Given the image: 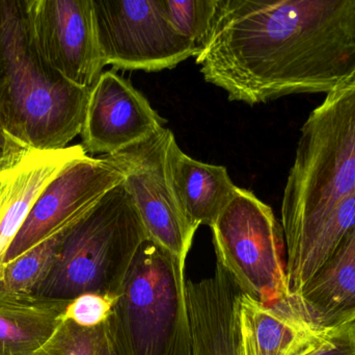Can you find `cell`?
Instances as JSON below:
<instances>
[{
    "label": "cell",
    "mask_w": 355,
    "mask_h": 355,
    "mask_svg": "<svg viewBox=\"0 0 355 355\" xmlns=\"http://www.w3.org/2000/svg\"><path fill=\"white\" fill-rule=\"evenodd\" d=\"M196 58L231 101L331 93L355 81V0H218Z\"/></svg>",
    "instance_id": "cell-1"
},
{
    "label": "cell",
    "mask_w": 355,
    "mask_h": 355,
    "mask_svg": "<svg viewBox=\"0 0 355 355\" xmlns=\"http://www.w3.org/2000/svg\"><path fill=\"white\" fill-rule=\"evenodd\" d=\"M354 192L355 81L327 94L300 129L282 201L289 294L304 287L319 238Z\"/></svg>",
    "instance_id": "cell-2"
},
{
    "label": "cell",
    "mask_w": 355,
    "mask_h": 355,
    "mask_svg": "<svg viewBox=\"0 0 355 355\" xmlns=\"http://www.w3.org/2000/svg\"><path fill=\"white\" fill-rule=\"evenodd\" d=\"M0 121L28 150L69 147L80 135L91 89L64 79L40 54L26 0H0Z\"/></svg>",
    "instance_id": "cell-3"
},
{
    "label": "cell",
    "mask_w": 355,
    "mask_h": 355,
    "mask_svg": "<svg viewBox=\"0 0 355 355\" xmlns=\"http://www.w3.org/2000/svg\"><path fill=\"white\" fill-rule=\"evenodd\" d=\"M148 237L124 183L104 194L71 227L35 295L72 300L85 293L118 296Z\"/></svg>",
    "instance_id": "cell-4"
},
{
    "label": "cell",
    "mask_w": 355,
    "mask_h": 355,
    "mask_svg": "<svg viewBox=\"0 0 355 355\" xmlns=\"http://www.w3.org/2000/svg\"><path fill=\"white\" fill-rule=\"evenodd\" d=\"M186 266L147 241L104 324L116 355H191Z\"/></svg>",
    "instance_id": "cell-5"
},
{
    "label": "cell",
    "mask_w": 355,
    "mask_h": 355,
    "mask_svg": "<svg viewBox=\"0 0 355 355\" xmlns=\"http://www.w3.org/2000/svg\"><path fill=\"white\" fill-rule=\"evenodd\" d=\"M211 229L216 264L242 294L265 304L289 294L283 227L270 206L238 188Z\"/></svg>",
    "instance_id": "cell-6"
},
{
    "label": "cell",
    "mask_w": 355,
    "mask_h": 355,
    "mask_svg": "<svg viewBox=\"0 0 355 355\" xmlns=\"http://www.w3.org/2000/svg\"><path fill=\"white\" fill-rule=\"evenodd\" d=\"M175 140L173 131L164 127L139 143L105 156L122 171L123 183L148 240L186 266L198 229L188 220L173 183L170 149Z\"/></svg>",
    "instance_id": "cell-7"
},
{
    "label": "cell",
    "mask_w": 355,
    "mask_h": 355,
    "mask_svg": "<svg viewBox=\"0 0 355 355\" xmlns=\"http://www.w3.org/2000/svg\"><path fill=\"white\" fill-rule=\"evenodd\" d=\"M104 66L156 72L196 56L198 44L180 35L159 0H93Z\"/></svg>",
    "instance_id": "cell-8"
},
{
    "label": "cell",
    "mask_w": 355,
    "mask_h": 355,
    "mask_svg": "<svg viewBox=\"0 0 355 355\" xmlns=\"http://www.w3.org/2000/svg\"><path fill=\"white\" fill-rule=\"evenodd\" d=\"M33 41L49 66L92 89L103 73L93 0H26Z\"/></svg>",
    "instance_id": "cell-9"
},
{
    "label": "cell",
    "mask_w": 355,
    "mask_h": 355,
    "mask_svg": "<svg viewBox=\"0 0 355 355\" xmlns=\"http://www.w3.org/2000/svg\"><path fill=\"white\" fill-rule=\"evenodd\" d=\"M123 181L122 171L105 156H85L69 164L37 198L4 263L22 256L72 224L104 194Z\"/></svg>",
    "instance_id": "cell-10"
},
{
    "label": "cell",
    "mask_w": 355,
    "mask_h": 355,
    "mask_svg": "<svg viewBox=\"0 0 355 355\" xmlns=\"http://www.w3.org/2000/svg\"><path fill=\"white\" fill-rule=\"evenodd\" d=\"M166 124L130 81L114 70L103 71L89 91L81 145L87 154L110 156L147 139Z\"/></svg>",
    "instance_id": "cell-11"
},
{
    "label": "cell",
    "mask_w": 355,
    "mask_h": 355,
    "mask_svg": "<svg viewBox=\"0 0 355 355\" xmlns=\"http://www.w3.org/2000/svg\"><path fill=\"white\" fill-rule=\"evenodd\" d=\"M238 319L244 355H309L329 333L315 329L290 294L265 304L240 292Z\"/></svg>",
    "instance_id": "cell-12"
},
{
    "label": "cell",
    "mask_w": 355,
    "mask_h": 355,
    "mask_svg": "<svg viewBox=\"0 0 355 355\" xmlns=\"http://www.w3.org/2000/svg\"><path fill=\"white\" fill-rule=\"evenodd\" d=\"M85 156L81 144L27 150L0 172V266L42 192L69 164Z\"/></svg>",
    "instance_id": "cell-13"
},
{
    "label": "cell",
    "mask_w": 355,
    "mask_h": 355,
    "mask_svg": "<svg viewBox=\"0 0 355 355\" xmlns=\"http://www.w3.org/2000/svg\"><path fill=\"white\" fill-rule=\"evenodd\" d=\"M292 296L302 316L317 331L329 333L355 321V225L310 281Z\"/></svg>",
    "instance_id": "cell-14"
},
{
    "label": "cell",
    "mask_w": 355,
    "mask_h": 355,
    "mask_svg": "<svg viewBox=\"0 0 355 355\" xmlns=\"http://www.w3.org/2000/svg\"><path fill=\"white\" fill-rule=\"evenodd\" d=\"M173 183L188 220L196 229L211 227L230 204L238 187L225 167L206 164L182 151L176 140L170 149Z\"/></svg>",
    "instance_id": "cell-15"
},
{
    "label": "cell",
    "mask_w": 355,
    "mask_h": 355,
    "mask_svg": "<svg viewBox=\"0 0 355 355\" xmlns=\"http://www.w3.org/2000/svg\"><path fill=\"white\" fill-rule=\"evenodd\" d=\"M70 300L0 291V355H33L62 321Z\"/></svg>",
    "instance_id": "cell-16"
},
{
    "label": "cell",
    "mask_w": 355,
    "mask_h": 355,
    "mask_svg": "<svg viewBox=\"0 0 355 355\" xmlns=\"http://www.w3.org/2000/svg\"><path fill=\"white\" fill-rule=\"evenodd\" d=\"M164 15L175 31L202 46L216 12L218 0H159Z\"/></svg>",
    "instance_id": "cell-17"
},
{
    "label": "cell",
    "mask_w": 355,
    "mask_h": 355,
    "mask_svg": "<svg viewBox=\"0 0 355 355\" xmlns=\"http://www.w3.org/2000/svg\"><path fill=\"white\" fill-rule=\"evenodd\" d=\"M101 327L85 329L62 320L33 355H97Z\"/></svg>",
    "instance_id": "cell-18"
},
{
    "label": "cell",
    "mask_w": 355,
    "mask_h": 355,
    "mask_svg": "<svg viewBox=\"0 0 355 355\" xmlns=\"http://www.w3.org/2000/svg\"><path fill=\"white\" fill-rule=\"evenodd\" d=\"M118 296L85 293L70 300L62 320L71 321L85 329H97L107 322L114 312Z\"/></svg>",
    "instance_id": "cell-19"
},
{
    "label": "cell",
    "mask_w": 355,
    "mask_h": 355,
    "mask_svg": "<svg viewBox=\"0 0 355 355\" xmlns=\"http://www.w3.org/2000/svg\"><path fill=\"white\" fill-rule=\"evenodd\" d=\"M309 355H355V321L329 331L324 343Z\"/></svg>",
    "instance_id": "cell-20"
},
{
    "label": "cell",
    "mask_w": 355,
    "mask_h": 355,
    "mask_svg": "<svg viewBox=\"0 0 355 355\" xmlns=\"http://www.w3.org/2000/svg\"><path fill=\"white\" fill-rule=\"evenodd\" d=\"M27 150L8 135L0 121V172L15 164Z\"/></svg>",
    "instance_id": "cell-21"
},
{
    "label": "cell",
    "mask_w": 355,
    "mask_h": 355,
    "mask_svg": "<svg viewBox=\"0 0 355 355\" xmlns=\"http://www.w3.org/2000/svg\"><path fill=\"white\" fill-rule=\"evenodd\" d=\"M97 355H116L112 343L108 339L104 324L101 327V333H100L99 345H98Z\"/></svg>",
    "instance_id": "cell-22"
},
{
    "label": "cell",
    "mask_w": 355,
    "mask_h": 355,
    "mask_svg": "<svg viewBox=\"0 0 355 355\" xmlns=\"http://www.w3.org/2000/svg\"><path fill=\"white\" fill-rule=\"evenodd\" d=\"M0 21H1V6H0Z\"/></svg>",
    "instance_id": "cell-23"
}]
</instances>
